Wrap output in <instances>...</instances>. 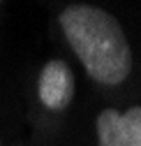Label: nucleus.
I'll list each match as a JSON object with an SVG mask.
<instances>
[{
  "mask_svg": "<svg viewBox=\"0 0 141 146\" xmlns=\"http://www.w3.org/2000/svg\"><path fill=\"white\" fill-rule=\"evenodd\" d=\"M58 30L86 74L99 86H120L132 74V46L111 12L88 3L65 5L58 12Z\"/></svg>",
  "mask_w": 141,
  "mask_h": 146,
  "instance_id": "f257e3e1",
  "label": "nucleus"
},
{
  "mask_svg": "<svg viewBox=\"0 0 141 146\" xmlns=\"http://www.w3.org/2000/svg\"><path fill=\"white\" fill-rule=\"evenodd\" d=\"M76 77L65 58H49L35 79V102L46 116H63L74 102Z\"/></svg>",
  "mask_w": 141,
  "mask_h": 146,
  "instance_id": "f03ea898",
  "label": "nucleus"
},
{
  "mask_svg": "<svg viewBox=\"0 0 141 146\" xmlns=\"http://www.w3.org/2000/svg\"><path fill=\"white\" fill-rule=\"evenodd\" d=\"M97 146H141V104L107 107L95 118Z\"/></svg>",
  "mask_w": 141,
  "mask_h": 146,
  "instance_id": "7ed1b4c3",
  "label": "nucleus"
},
{
  "mask_svg": "<svg viewBox=\"0 0 141 146\" xmlns=\"http://www.w3.org/2000/svg\"><path fill=\"white\" fill-rule=\"evenodd\" d=\"M0 146H5V139H3V135H0Z\"/></svg>",
  "mask_w": 141,
  "mask_h": 146,
  "instance_id": "20e7f679",
  "label": "nucleus"
}]
</instances>
